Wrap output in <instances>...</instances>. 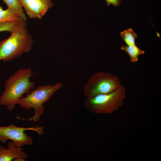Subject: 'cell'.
Returning <instances> with one entry per match:
<instances>
[{
    "instance_id": "1",
    "label": "cell",
    "mask_w": 161,
    "mask_h": 161,
    "mask_svg": "<svg viewBox=\"0 0 161 161\" xmlns=\"http://www.w3.org/2000/svg\"><path fill=\"white\" fill-rule=\"evenodd\" d=\"M35 74L30 68L16 71L4 82L5 89L0 97V105L13 111L24 95L34 88L35 82L30 79Z\"/></svg>"
},
{
    "instance_id": "2",
    "label": "cell",
    "mask_w": 161,
    "mask_h": 161,
    "mask_svg": "<svg viewBox=\"0 0 161 161\" xmlns=\"http://www.w3.org/2000/svg\"><path fill=\"white\" fill-rule=\"evenodd\" d=\"M11 33L8 38L0 41V61H11L32 49L33 41L27 21L22 20Z\"/></svg>"
},
{
    "instance_id": "3",
    "label": "cell",
    "mask_w": 161,
    "mask_h": 161,
    "mask_svg": "<svg viewBox=\"0 0 161 161\" xmlns=\"http://www.w3.org/2000/svg\"><path fill=\"white\" fill-rule=\"evenodd\" d=\"M126 96L125 87L121 84L114 91L106 94L86 98L84 101L86 109L96 114H109L119 110Z\"/></svg>"
},
{
    "instance_id": "4",
    "label": "cell",
    "mask_w": 161,
    "mask_h": 161,
    "mask_svg": "<svg viewBox=\"0 0 161 161\" xmlns=\"http://www.w3.org/2000/svg\"><path fill=\"white\" fill-rule=\"evenodd\" d=\"M63 84L61 82L53 85L41 86L31 90L19 100L18 104L21 108L27 110L33 109L34 115L28 119L34 122L38 121L44 112L43 104L48 101L56 91L62 88Z\"/></svg>"
},
{
    "instance_id": "5",
    "label": "cell",
    "mask_w": 161,
    "mask_h": 161,
    "mask_svg": "<svg viewBox=\"0 0 161 161\" xmlns=\"http://www.w3.org/2000/svg\"><path fill=\"white\" fill-rule=\"evenodd\" d=\"M117 76L109 72L100 71L96 72L88 79L83 87L86 98H90L101 94L111 92L121 85Z\"/></svg>"
},
{
    "instance_id": "6",
    "label": "cell",
    "mask_w": 161,
    "mask_h": 161,
    "mask_svg": "<svg viewBox=\"0 0 161 161\" xmlns=\"http://www.w3.org/2000/svg\"><path fill=\"white\" fill-rule=\"evenodd\" d=\"M32 130L41 135L43 133V127L40 126L31 127H18L12 124L8 126H0V142L5 143L10 140L18 147L33 144L32 138L24 132Z\"/></svg>"
},
{
    "instance_id": "7",
    "label": "cell",
    "mask_w": 161,
    "mask_h": 161,
    "mask_svg": "<svg viewBox=\"0 0 161 161\" xmlns=\"http://www.w3.org/2000/svg\"><path fill=\"white\" fill-rule=\"evenodd\" d=\"M25 13L31 19H40L50 8L42 0H19Z\"/></svg>"
},
{
    "instance_id": "8",
    "label": "cell",
    "mask_w": 161,
    "mask_h": 161,
    "mask_svg": "<svg viewBox=\"0 0 161 161\" xmlns=\"http://www.w3.org/2000/svg\"><path fill=\"white\" fill-rule=\"evenodd\" d=\"M7 147L5 148L0 144V161H25L28 157L23 148L16 146L12 141L8 143Z\"/></svg>"
},
{
    "instance_id": "9",
    "label": "cell",
    "mask_w": 161,
    "mask_h": 161,
    "mask_svg": "<svg viewBox=\"0 0 161 161\" xmlns=\"http://www.w3.org/2000/svg\"><path fill=\"white\" fill-rule=\"evenodd\" d=\"M22 20L13 9L7 8L4 10L0 6V22L20 21Z\"/></svg>"
},
{
    "instance_id": "10",
    "label": "cell",
    "mask_w": 161,
    "mask_h": 161,
    "mask_svg": "<svg viewBox=\"0 0 161 161\" xmlns=\"http://www.w3.org/2000/svg\"><path fill=\"white\" fill-rule=\"evenodd\" d=\"M121 49L128 54L130 56L131 62L133 63L137 62L139 56L143 55L145 52L144 50L139 48L136 44L128 46L123 45Z\"/></svg>"
},
{
    "instance_id": "11",
    "label": "cell",
    "mask_w": 161,
    "mask_h": 161,
    "mask_svg": "<svg viewBox=\"0 0 161 161\" xmlns=\"http://www.w3.org/2000/svg\"><path fill=\"white\" fill-rule=\"evenodd\" d=\"M7 8L13 9L22 20L27 21V18L19 0H2Z\"/></svg>"
},
{
    "instance_id": "12",
    "label": "cell",
    "mask_w": 161,
    "mask_h": 161,
    "mask_svg": "<svg viewBox=\"0 0 161 161\" xmlns=\"http://www.w3.org/2000/svg\"><path fill=\"white\" fill-rule=\"evenodd\" d=\"M120 36L126 45L136 44L135 40L137 36L132 28H129L121 32Z\"/></svg>"
},
{
    "instance_id": "13",
    "label": "cell",
    "mask_w": 161,
    "mask_h": 161,
    "mask_svg": "<svg viewBox=\"0 0 161 161\" xmlns=\"http://www.w3.org/2000/svg\"><path fill=\"white\" fill-rule=\"evenodd\" d=\"M21 21L0 22V32L7 31L12 33L16 28Z\"/></svg>"
},
{
    "instance_id": "14",
    "label": "cell",
    "mask_w": 161,
    "mask_h": 161,
    "mask_svg": "<svg viewBox=\"0 0 161 161\" xmlns=\"http://www.w3.org/2000/svg\"><path fill=\"white\" fill-rule=\"evenodd\" d=\"M122 0H105L106 5L109 6L111 4L115 7L119 6L122 2Z\"/></svg>"
},
{
    "instance_id": "15",
    "label": "cell",
    "mask_w": 161,
    "mask_h": 161,
    "mask_svg": "<svg viewBox=\"0 0 161 161\" xmlns=\"http://www.w3.org/2000/svg\"><path fill=\"white\" fill-rule=\"evenodd\" d=\"M50 8L52 7L53 5V4L51 0H42Z\"/></svg>"
}]
</instances>
